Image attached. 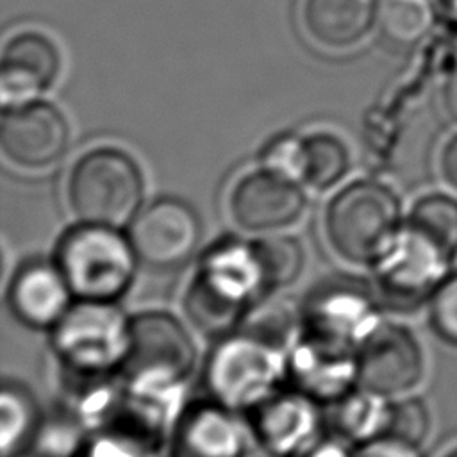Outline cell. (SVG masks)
Listing matches in <instances>:
<instances>
[{
	"label": "cell",
	"mask_w": 457,
	"mask_h": 457,
	"mask_svg": "<svg viewBox=\"0 0 457 457\" xmlns=\"http://www.w3.org/2000/svg\"><path fill=\"white\" fill-rule=\"evenodd\" d=\"M266 293L253 239L228 236L200 255L182 303L189 325L220 339L237 330Z\"/></svg>",
	"instance_id": "6da1fadb"
},
{
	"label": "cell",
	"mask_w": 457,
	"mask_h": 457,
	"mask_svg": "<svg viewBox=\"0 0 457 457\" xmlns=\"http://www.w3.org/2000/svg\"><path fill=\"white\" fill-rule=\"evenodd\" d=\"M289 346L241 325L211 350L204 382L209 396L246 414L286 386Z\"/></svg>",
	"instance_id": "7a4b0ae2"
},
{
	"label": "cell",
	"mask_w": 457,
	"mask_h": 457,
	"mask_svg": "<svg viewBox=\"0 0 457 457\" xmlns=\"http://www.w3.org/2000/svg\"><path fill=\"white\" fill-rule=\"evenodd\" d=\"M54 261L77 300L118 302L141 266L125 228L79 221L55 246Z\"/></svg>",
	"instance_id": "3957f363"
},
{
	"label": "cell",
	"mask_w": 457,
	"mask_h": 457,
	"mask_svg": "<svg viewBox=\"0 0 457 457\" xmlns=\"http://www.w3.org/2000/svg\"><path fill=\"white\" fill-rule=\"evenodd\" d=\"M403 223L398 193L377 179L346 184L325 211V234L330 246L345 261L361 266H371Z\"/></svg>",
	"instance_id": "277c9868"
},
{
	"label": "cell",
	"mask_w": 457,
	"mask_h": 457,
	"mask_svg": "<svg viewBox=\"0 0 457 457\" xmlns=\"http://www.w3.org/2000/svg\"><path fill=\"white\" fill-rule=\"evenodd\" d=\"M66 189L79 221L127 228L143 209L145 177L125 150L96 146L75 161Z\"/></svg>",
	"instance_id": "5b68a950"
},
{
	"label": "cell",
	"mask_w": 457,
	"mask_h": 457,
	"mask_svg": "<svg viewBox=\"0 0 457 457\" xmlns=\"http://www.w3.org/2000/svg\"><path fill=\"white\" fill-rule=\"evenodd\" d=\"M386 307L373 280L353 273H330L318 280L300 303V334L357 353L386 321Z\"/></svg>",
	"instance_id": "8992f818"
},
{
	"label": "cell",
	"mask_w": 457,
	"mask_h": 457,
	"mask_svg": "<svg viewBox=\"0 0 457 457\" xmlns=\"http://www.w3.org/2000/svg\"><path fill=\"white\" fill-rule=\"evenodd\" d=\"M132 341V314L118 302L75 300L50 330V345L62 371L120 373Z\"/></svg>",
	"instance_id": "52a82bcc"
},
{
	"label": "cell",
	"mask_w": 457,
	"mask_h": 457,
	"mask_svg": "<svg viewBox=\"0 0 457 457\" xmlns=\"http://www.w3.org/2000/svg\"><path fill=\"white\" fill-rule=\"evenodd\" d=\"M198 350L187 327L171 312L132 314V341L120 377L127 387L186 393Z\"/></svg>",
	"instance_id": "ba28073f"
},
{
	"label": "cell",
	"mask_w": 457,
	"mask_h": 457,
	"mask_svg": "<svg viewBox=\"0 0 457 457\" xmlns=\"http://www.w3.org/2000/svg\"><path fill=\"white\" fill-rule=\"evenodd\" d=\"M370 268L386 311L411 314L428 305L453 270V261L405 220L396 237Z\"/></svg>",
	"instance_id": "9c48e42d"
},
{
	"label": "cell",
	"mask_w": 457,
	"mask_h": 457,
	"mask_svg": "<svg viewBox=\"0 0 457 457\" xmlns=\"http://www.w3.org/2000/svg\"><path fill=\"white\" fill-rule=\"evenodd\" d=\"M127 232L141 266L154 271H175L198 252L204 227L187 202L164 196L145 205Z\"/></svg>",
	"instance_id": "30bf717a"
},
{
	"label": "cell",
	"mask_w": 457,
	"mask_h": 457,
	"mask_svg": "<svg viewBox=\"0 0 457 457\" xmlns=\"http://www.w3.org/2000/svg\"><path fill=\"white\" fill-rule=\"evenodd\" d=\"M425 352L416 334L396 321H384L357 350L359 386L387 398L411 395L423 380Z\"/></svg>",
	"instance_id": "8fae6325"
},
{
	"label": "cell",
	"mask_w": 457,
	"mask_h": 457,
	"mask_svg": "<svg viewBox=\"0 0 457 457\" xmlns=\"http://www.w3.org/2000/svg\"><path fill=\"white\" fill-rule=\"evenodd\" d=\"M70 125L59 107L45 100L5 105L0 118V148L16 166L41 170L62 159Z\"/></svg>",
	"instance_id": "7c38bea8"
},
{
	"label": "cell",
	"mask_w": 457,
	"mask_h": 457,
	"mask_svg": "<svg viewBox=\"0 0 457 457\" xmlns=\"http://www.w3.org/2000/svg\"><path fill=\"white\" fill-rule=\"evenodd\" d=\"M250 436L271 457H298L323 436L321 403L284 386L245 414Z\"/></svg>",
	"instance_id": "4fadbf2b"
},
{
	"label": "cell",
	"mask_w": 457,
	"mask_h": 457,
	"mask_svg": "<svg viewBox=\"0 0 457 457\" xmlns=\"http://www.w3.org/2000/svg\"><path fill=\"white\" fill-rule=\"evenodd\" d=\"M307 196L300 182L266 168L243 175L232 187V220L248 232L271 234L295 225L305 212Z\"/></svg>",
	"instance_id": "5bb4252c"
},
{
	"label": "cell",
	"mask_w": 457,
	"mask_h": 457,
	"mask_svg": "<svg viewBox=\"0 0 457 457\" xmlns=\"http://www.w3.org/2000/svg\"><path fill=\"white\" fill-rule=\"evenodd\" d=\"M248 434L241 412L211 396L191 400L171 428L168 457H246Z\"/></svg>",
	"instance_id": "9a60e30c"
},
{
	"label": "cell",
	"mask_w": 457,
	"mask_h": 457,
	"mask_svg": "<svg viewBox=\"0 0 457 457\" xmlns=\"http://www.w3.org/2000/svg\"><path fill=\"white\" fill-rule=\"evenodd\" d=\"M286 386L332 405L359 386L357 353L339 350L298 332L287 352Z\"/></svg>",
	"instance_id": "2e32d148"
},
{
	"label": "cell",
	"mask_w": 457,
	"mask_h": 457,
	"mask_svg": "<svg viewBox=\"0 0 457 457\" xmlns=\"http://www.w3.org/2000/svg\"><path fill=\"white\" fill-rule=\"evenodd\" d=\"M75 295L55 261L23 262L7 287L12 316L34 330H52L75 303Z\"/></svg>",
	"instance_id": "e0dca14e"
},
{
	"label": "cell",
	"mask_w": 457,
	"mask_h": 457,
	"mask_svg": "<svg viewBox=\"0 0 457 457\" xmlns=\"http://www.w3.org/2000/svg\"><path fill=\"white\" fill-rule=\"evenodd\" d=\"M61 71V52L41 30L27 29L12 34L2 54L0 93L4 105L34 100L46 91Z\"/></svg>",
	"instance_id": "ac0fdd59"
},
{
	"label": "cell",
	"mask_w": 457,
	"mask_h": 457,
	"mask_svg": "<svg viewBox=\"0 0 457 457\" xmlns=\"http://www.w3.org/2000/svg\"><path fill=\"white\" fill-rule=\"evenodd\" d=\"M377 0H302L305 34L320 46L343 50L357 45L377 23Z\"/></svg>",
	"instance_id": "d6986e66"
},
{
	"label": "cell",
	"mask_w": 457,
	"mask_h": 457,
	"mask_svg": "<svg viewBox=\"0 0 457 457\" xmlns=\"http://www.w3.org/2000/svg\"><path fill=\"white\" fill-rule=\"evenodd\" d=\"M45 432V414L34 393L20 380L5 378L0 393V455L25 457Z\"/></svg>",
	"instance_id": "ffe728a7"
},
{
	"label": "cell",
	"mask_w": 457,
	"mask_h": 457,
	"mask_svg": "<svg viewBox=\"0 0 457 457\" xmlns=\"http://www.w3.org/2000/svg\"><path fill=\"white\" fill-rule=\"evenodd\" d=\"M393 400L357 386L332 403L330 425L337 436L353 446L386 436L389 432Z\"/></svg>",
	"instance_id": "44dd1931"
},
{
	"label": "cell",
	"mask_w": 457,
	"mask_h": 457,
	"mask_svg": "<svg viewBox=\"0 0 457 457\" xmlns=\"http://www.w3.org/2000/svg\"><path fill=\"white\" fill-rule=\"evenodd\" d=\"M436 11L428 0H382L377 11L380 39L393 50H409L434 27Z\"/></svg>",
	"instance_id": "7402d4cb"
},
{
	"label": "cell",
	"mask_w": 457,
	"mask_h": 457,
	"mask_svg": "<svg viewBox=\"0 0 457 457\" xmlns=\"http://www.w3.org/2000/svg\"><path fill=\"white\" fill-rule=\"evenodd\" d=\"M405 220L437 243L445 253L457 259V198L443 193L430 191L416 198Z\"/></svg>",
	"instance_id": "603a6c76"
},
{
	"label": "cell",
	"mask_w": 457,
	"mask_h": 457,
	"mask_svg": "<svg viewBox=\"0 0 457 457\" xmlns=\"http://www.w3.org/2000/svg\"><path fill=\"white\" fill-rule=\"evenodd\" d=\"M268 291L293 286L305 266L302 243L289 234L271 232L253 239Z\"/></svg>",
	"instance_id": "cb8c5ba5"
},
{
	"label": "cell",
	"mask_w": 457,
	"mask_h": 457,
	"mask_svg": "<svg viewBox=\"0 0 457 457\" xmlns=\"http://www.w3.org/2000/svg\"><path fill=\"white\" fill-rule=\"evenodd\" d=\"M350 170L346 143L332 132L305 136V177L303 184L325 191L345 179Z\"/></svg>",
	"instance_id": "d4e9b609"
},
{
	"label": "cell",
	"mask_w": 457,
	"mask_h": 457,
	"mask_svg": "<svg viewBox=\"0 0 457 457\" xmlns=\"http://www.w3.org/2000/svg\"><path fill=\"white\" fill-rule=\"evenodd\" d=\"M164 445L121 427H105L84 436L71 457H164Z\"/></svg>",
	"instance_id": "484cf974"
},
{
	"label": "cell",
	"mask_w": 457,
	"mask_h": 457,
	"mask_svg": "<svg viewBox=\"0 0 457 457\" xmlns=\"http://www.w3.org/2000/svg\"><path fill=\"white\" fill-rule=\"evenodd\" d=\"M432 430V414L427 402L418 395L393 400L389 432L395 437L421 446Z\"/></svg>",
	"instance_id": "4316f807"
},
{
	"label": "cell",
	"mask_w": 457,
	"mask_h": 457,
	"mask_svg": "<svg viewBox=\"0 0 457 457\" xmlns=\"http://www.w3.org/2000/svg\"><path fill=\"white\" fill-rule=\"evenodd\" d=\"M261 166L303 186L305 137L295 134L273 137L261 152Z\"/></svg>",
	"instance_id": "83f0119b"
},
{
	"label": "cell",
	"mask_w": 457,
	"mask_h": 457,
	"mask_svg": "<svg viewBox=\"0 0 457 457\" xmlns=\"http://www.w3.org/2000/svg\"><path fill=\"white\" fill-rule=\"evenodd\" d=\"M428 325L434 336L457 348V270H452L427 305Z\"/></svg>",
	"instance_id": "f1b7e54d"
},
{
	"label": "cell",
	"mask_w": 457,
	"mask_h": 457,
	"mask_svg": "<svg viewBox=\"0 0 457 457\" xmlns=\"http://www.w3.org/2000/svg\"><path fill=\"white\" fill-rule=\"evenodd\" d=\"M353 457H425L421 446L391 434L353 446Z\"/></svg>",
	"instance_id": "f546056e"
},
{
	"label": "cell",
	"mask_w": 457,
	"mask_h": 457,
	"mask_svg": "<svg viewBox=\"0 0 457 457\" xmlns=\"http://www.w3.org/2000/svg\"><path fill=\"white\" fill-rule=\"evenodd\" d=\"M298 457H353V448L352 443L334 432L332 436L323 434Z\"/></svg>",
	"instance_id": "4dcf8cb0"
},
{
	"label": "cell",
	"mask_w": 457,
	"mask_h": 457,
	"mask_svg": "<svg viewBox=\"0 0 457 457\" xmlns=\"http://www.w3.org/2000/svg\"><path fill=\"white\" fill-rule=\"evenodd\" d=\"M439 173L445 184L457 193V134L450 136L441 148Z\"/></svg>",
	"instance_id": "1f68e13d"
},
{
	"label": "cell",
	"mask_w": 457,
	"mask_h": 457,
	"mask_svg": "<svg viewBox=\"0 0 457 457\" xmlns=\"http://www.w3.org/2000/svg\"><path fill=\"white\" fill-rule=\"evenodd\" d=\"M441 104L445 114L457 123V66L448 73L441 89Z\"/></svg>",
	"instance_id": "d6a6232c"
},
{
	"label": "cell",
	"mask_w": 457,
	"mask_h": 457,
	"mask_svg": "<svg viewBox=\"0 0 457 457\" xmlns=\"http://www.w3.org/2000/svg\"><path fill=\"white\" fill-rule=\"evenodd\" d=\"M437 11L443 16L445 23L457 30V0H437Z\"/></svg>",
	"instance_id": "836d02e7"
},
{
	"label": "cell",
	"mask_w": 457,
	"mask_h": 457,
	"mask_svg": "<svg viewBox=\"0 0 457 457\" xmlns=\"http://www.w3.org/2000/svg\"><path fill=\"white\" fill-rule=\"evenodd\" d=\"M443 457H457V445L453 448H450Z\"/></svg>",
	"instance_id": "e575fe53"
}]
</instances>
